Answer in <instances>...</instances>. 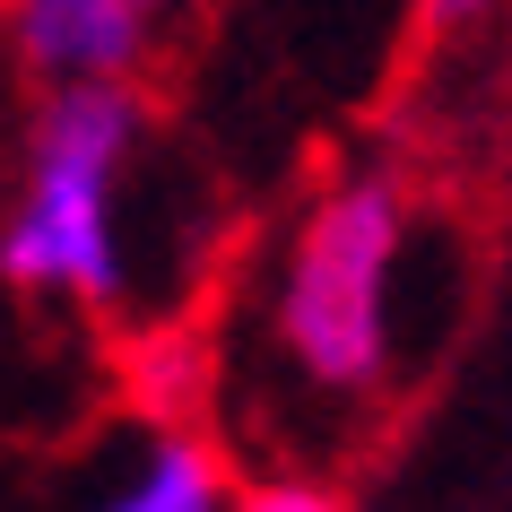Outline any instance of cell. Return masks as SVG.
<instances>
[{
  "instance_id": "3",
  "label": "cell",
  "mask_w": 512,
  "mask_h": 512,
  "mask_svg": "<svg viewBox=\"0 0 512 512\" xmlns=\"http://www.w3.org/2000/svg\"><path fill=\"white\" fill-rule=\"evenodd\" d=\"M157 0H0L9 53L44 96L61 87H131L157 44Z\"/></svg>"
},
{
  "instance_id": "6",
  "label": "cell",
  "mask_w": 512,
  "mask_h": 512,
  "mask_svg": "<svg viewBox=\"0 0 512 512\" xmlns=\"http://www.w3.org/2000/svg\"><path fill=\"white\" fill-rule=\"evenodd\" d=\"M495 18V0H417V27L426 35H469Z\"/></svg>"
},
{
  "instance_id": "1",
  "label": "cell",
  "mask_w": 512,
  "mask_h": 512,
  "mask_svg": "<svg viewBox=\"0 0 512 512\" xmlns=\"http://www.w3.org/2000/svg\"><path fill=\"white\" fill-rule=\"evenodd\" d=\"M408 243V200L391 174L330 183L287 235L270 330L304 391L374 400L391 382V270Z\"/></svg>"
},
{
  "instance_id": "2",
  "label": "cell",
  "mask_w": 512,
  "mask_h": 512,
  "mask_svg": "<svg viewBox=\"0 0 512 512\" xmlns=\"http://www.w3.org/2000/svg\"><path fill=\"white\" fill-rule=\"evenodd\" d=\"M139 139V87H61L27 131V183L0 226V278L27 296H79L87 313L122 304L113 174Z\"/></svg>"
},
{
  "instance_id": "4",
  "label": "cell",
  "mask_w": 512,
  "mask_h": 512,
  "mask_svg": "<svg viewBox=\"0 0 512 512\" xmlns=\"http://www.w3.org/2000/svg\"><path fill=\"white\" fill-rule=\"evenodd\" d=\"M96 512H235V486H226V460L200 443L191 426L157 434L148 460L131 469V486H113Z\"/></svg>"
},
{
  "instance_id": "7",
  "label": "cell",
  "mask_w": 512,
  "mask_h": 512,
  "mask_svg": "<svg viewBox=\"0 0 512 512\" xmlns=\"http://www.w3.org/2000/svg\"><path fill=\"white\" fill-rule=\"evenodd\" d=\"M157 9H191V0H157Z\"/></svg>"
},
{
  "instance_id": "5",
  "label": "cell",
  "mask_w": 512,
  "mask_h": 512,
  "mask_svg": "<svg viewBox=\"0 0 512 512\" xmlns=\"http://www.w3.org/2000/svg\"><path fill=\"white\" fill-rule=\"evenodd\" d=\"M235 512H348V495L322 478H261L252 495H235Z\"/></svg>"
}]
</instances>
